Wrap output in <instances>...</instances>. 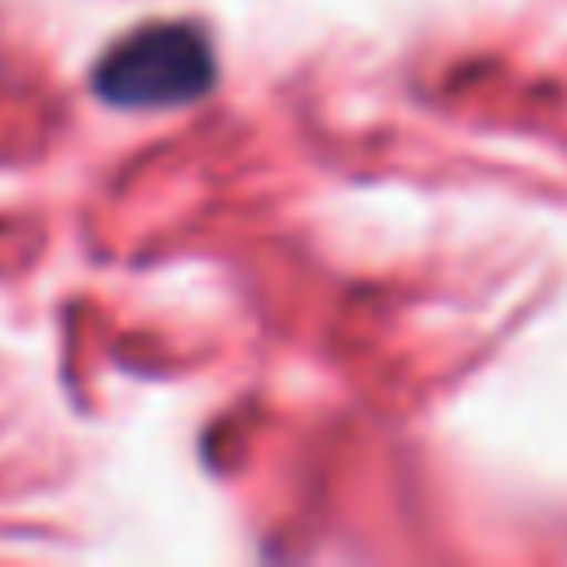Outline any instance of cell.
Instances as JSON below:
<instances>
[{"label":"cell","instance_id":"6da1fadb","mask_svg":"<svg viewBox=\"0 0 567 567\" xmlns=\"http://www.w3.org/2000/svg\"><path fill=\"white\" fill-rule=\"evenodd\" d=\"M217 80L213 44L190 22H151L115 40L93 66V89L111 106L155 111L199 102Z\"/></svg>","mask_w":567,"mask_h":567}]
</instances>
